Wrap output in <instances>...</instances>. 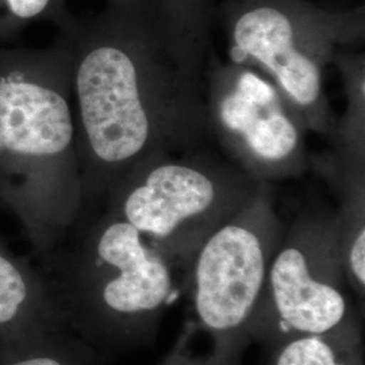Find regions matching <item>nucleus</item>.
<instances>
[{
  "mask_svg": "<svg viewBox=\"0 0 365 365\" xmlns=\"http://www.w3.org/2000/svg\"><path fill=\"white\" fill-rule=\"evenodd\" d=\"M284 227L274 185L264 184L245 209L210 235L188 268L199 327L209 333L211 354L221 365H240Z\"/></svg>",
  "mask_w": 365,
  "mask_h": 365,
  "instance_id": "nucleus-7",
  "label": "nucleus"
},
{
  "mask_svg": "<svg viewBox=\"0 0 365 365\" xmlns=\"http://www.w3.org/2000/svg\"><path fill=\"white\" fill-rule=\"evenodd\" d=\"M215 11L230 61L271 78L309 131L329 137L337 119L325 73L339 53L364 45V6L334 10L310 0H223Z\"/></svg>",
  "mask_w": 365,
  "mask_h": 365,
  "instance_id": "nucleus-4",
  "label": "nucleus"
},
{
  "mask_svg": "<svg viewBox=\"0 0 365 365\" xmlns=\"http://www.w3.org/2000/svg\"><path fill=\"white\" fill-rule=\"evenodd\" d=\"M205 80L212 144L222 156L271 185L312 170L306 122L271 78L230 61L207 66Z\"/></svg>",
  "mask_w": 365,
  "mask_h": 365,
  "instance_id": "nucleus-8",
  "label": "nucleus"
},
{
  "mask_svg": "<svg viewBox=\"0 0 365 365\" xmlns=\"http://www.w3.org/2000/svg\"><path fill=\"white\" fill-rule=\"evenodd\" d=\"M164 18L176 31L210 46L215 0H158Z\"/></svg>",
  "mask_w": 365,
  "mask_h": 365,
  "instance_id": "nucleus-15",
  "label": "nucleus"
},
{
  "mask_svg": "<svg viewBox=\"0 0 365 365\" xmlns=\"http://www.w3.org/2000/svg\"><path fill=\"white\" fill-rule=\"evenodd\" d=\"M66 0H0V41H9L34 22H52L58 29L72 19Z\"/></svg>",
  "mask_w": 365,
  "mask_h": 365,
  "instance_id": "nucleus-14",
  "label": "nucleus"
},
{
  "mask_svg": "<svg viewBox=\"0 0 365 365\" xmlns=\"http://www.w3.org/2000/svg\"><path fill=\"white\" fill-rule=\"evenodd\" d=\"M0 365H106V359L68 327L0 345Z\"/></svg>",
  "mask_w": 365,
  "mask_h": 365,
  "instance_id": "nucleus-12",
  "label": "nucleus"
},
{
  "mask_svg": "<svg viewBox=\"0 0 365 365\" xmlns=\"http://www.w3.org/2000/svg\"><path fill=\"white\" fill-rule=\"evenodd\" d=\"M336 212L302 210L286 225L264 291L247 327L248 341L274 349L298 337L325 336L356 319L346 295Z\"/></svg>",
  "mask_w": 365,
  "mask_h": 365,
  "instance_id": "nucleus-6",
  "label": "nucleus"
},
{
  "mask_svg": "<svg viewBox=\"0 0 365 365\" xmlns=\"http://www.w3.org/2000/svg\"><path fill=\"white\" fill-rule=\"evenodd\" d=\"M72 64L81 211L102 207L145 161L210 148V49L170 27L158 0H107L60 29Z\"/></svg>",
  "mask_w": 365,
  "mask_h": 365,
  "instance_id": "nucleus-1",
  "label": "nucleus"
},
{
  "mask_svg": "<svg viewBox=\"0 0 365 365\" xmlns=\"http://www.w3.org/2000/svg\"><path fill=\"white\" fill-rule=\"evenodd\" d=\"M37 265L66 327L105 359L152 344L175 291L170 262L105 209L80 218Z\"/></svg>",
  "mask_w": 365,
  "mask_h": 365,
  "instance_id": "nucleus-3",
  "label": "nucleus"
},
{
  "mask_svg": "<svg viewBox=\"0 0 365 365\" xmlns=\"http://www.w3.org/2000/svg\"><path fill=\"white\" fill-rule=\"evenodd\" d=\"M339 197L336 212L339 249L348 287L359 298L365 292V168L319 167Z\"/></svg>",
  "mask_w": 365,
  "mask_h": 365,
  "instance_id": "nucleus-10",
  "label": "nucleus"
},
{
  "mask_svg": "<svg viewBox=\"0 0 365 365\" xmlns=\"http://www.w3.org/2000/svg\"><path fill=\"white\" fill-rule=\"evenodd\" d=\"M191 334V327H188L167 359H164L160 365H221L212 357L211 351L207 354H197L192 351L190 344Z\"/></svg>",
  "mask_w": 365,
  "mask_h": 365,
  "instance_id": "nucleus-16",
  "label": "nucleus"
},
{
  "mask_svg": "<svg viewBox=\"0 0 365 365\" xmlns=\"http://www.w3.org/2000/svg\"><path fill=\"white\" fill-rule=\"evenodd\" d=\"M264 184L203 148L137 165L101 209L130 223L173 269H188L210 235L245 209Z\"/></svg>",
  "mask_w": 365,
  "mask_h": 365,
  "instance_id": "nucleus-5",
  "label": "nucleus"
},
{
  "mask_svg": "<svg viewBox=\"0 0 365 365\" xmlns=\"http://www.w3.org/2000/svg\"><path fill=\"white\" fill-rule=\"evenodd\" d=\"M58 327L66 322L42 269L0 241V345Z\"/></svg>",
  "mask_w": 365,
  "mask_h": 365,
  "instance_id": "nucleus-9",
  "label": "nucleus"
},
{
  "mask_svg": "<svg viewBox=\"0 0 365 365\" xmlns=\"http://www.w3.org/2000/svg\"><path fill=\"white\" fill-rule=\"evenodd\" d=\"M342 78L346 108L329 135L333 150L321 156L348 168H365V61L359 49L339 53L334 60Z\"/></svg>",
  "mask_w": 365,
  "mask_h": 365,
  "instance_id": "nucleus-11",
  "label": "nucleus"
},
{
  "mask_svg": "<svg viewBox=\"0 0 365 365\" xmlns=\"http://www.w3.org/2000/svg\"><path fill=\"white\" fill-rule=\"evenodd\" d=\"M267 365H364L354 319L331 334L291 339L269 351Z\"/></svg>",
  "mask_w": 365,
  "mask_h": 365,
  "instance_id": "nucleus-13",
  "label": "nucleus"
},
{
  "mask_svg": "<svg viewBox=\"0 0 365 365\" xmlns=\"http://www.w3.org/2000/svg\"><path fill=\"white\" fill-rule=\"evenodd\" d=\"M0 206L45 260L81 211L72 64L58 34L42 49L0 46Z\"/></svg>",
  "mask_w": 365,
  "mask_h": 365,
  "instance_id": "nucleus-2",
  "label": "nucleus"
}]
</instances>
